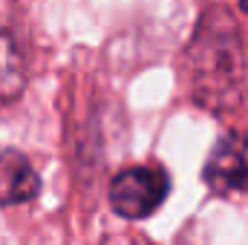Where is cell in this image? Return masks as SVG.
<instances>
[{
	"label": "cell",
	"mask_w": 248,
	"mask_h": 245,
	"mask_svg": "<svg viewBox=\"0 0 248 245\" xmlns=\"http://www.w3.org/2000/svg\"><path fill=\"white\" fill-rule=\"evenodd\" d=\"M187 75L193 95L214 110L234 101L243 81V44L225 9H208L187 44Z\"/></svg>",
	"instance_id": "6da1fadb"
},
{
	"label": "cell",
	"mask_w": 248,
	"mask_h": 245,
	"mask_svg": "<svg viewBox=\"0 0 248 245\" xmlns=\"http://www.w3.org/2000/svg\"><path fill=\"white\" fill-rule=\"evenodd\" d=\"M168 173L153 165H136L116 173L110 184V205L119 216L141 219L150 216L168 196Z\"/></svg>",
	"instance_id": "7a4b0ae2"
},
{
	"label": "cell",
	"mask_w": 248,
	"mask_h": 245,
	"mask_svg": "<svg viewBox=\"0 0 248 245\" xmlns=\"http://www.w3.org/2000/svg\"><path fill=\"white\" fill-rule=\"evenodd\" d=\"M205 182L217 193H248V136L228 133L222 136L208 162H205Z\"/></svg>",
	"instance_id": "3957f363"
},
{
	"label": "cell",
	"mask_w": 248,
	"mask_h": 245,
	"mask_svg": "<svg viewBox=\"0 0 248 245\" xmlns=\"http://www.w3.org/2000/svg\"><path fill=\"white\" fill-rule=\"evenodd\" d=\"M38 193V173L20 150H0V205H20Z\"/></svg>",
	"instance_id": "277c9868"
},
{
	"label": "cell",
	"mask_w": 248,
	"mask_h": 245,
	"mask_svg": "<svg viewBox=\"0 0 248 245\" xmlns=\"http://www.w3.org/2000/svg\"><path fill=\"white\" fill-rule=\"evenodd\" d=\"M23 84V58L12 35L0 26V101L12 98Z\"/></svg>",
	"instance_id": "5b68a950"
}]
</instances>
